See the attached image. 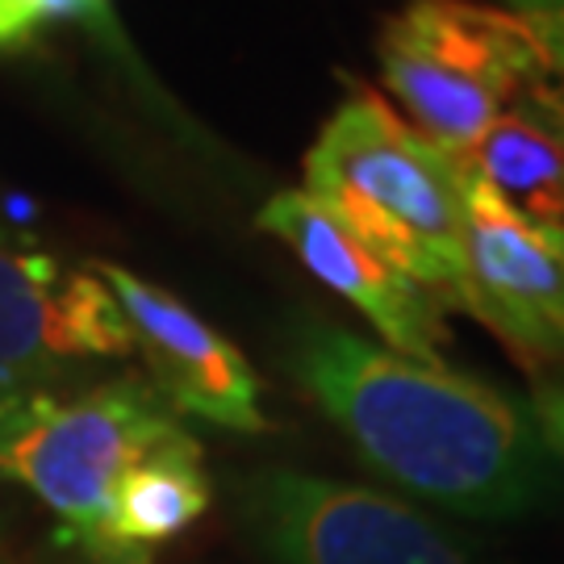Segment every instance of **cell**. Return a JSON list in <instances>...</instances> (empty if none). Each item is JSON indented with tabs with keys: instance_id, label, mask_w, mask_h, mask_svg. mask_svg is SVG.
I'll return each instance as SVG.
<instances>
[{
	"instance_id": "e0dca14e",
	"label": "cell",
	"mask_w": 564,
	"mask_h": 564,
	"mask_svg": "<svg viewBox=\"0 0 564 564\" xmlns=\"http://www.w3.org/2000/svg\"><path fill=\"white\" fill-rule=\"evenodd\" d=\"M506 4L519 18H527V13H564V0H506Z\"/></svg>"
},
{
	"instance_id": "277c9868",
	"label": "cell",
	"mask_w": 564,
	"mask_h": 564,
	"mask_svg": "<svg viewBox=\"0 0 564 564\" xmlns=\"http://www.w3.org/2000/svg\"><path fill=\"white\" fill-rule=\"evenodd\" d=\"M181 431L176 410L155 384L121 377L67 405L46 398L9 440H0V473L34 489L88 556L139 564L126 561L109 535L113 489L139 456Z\"/></svg>"
},
{
	"instance_id": "30bf717a",
	"label": "cell",
	"mask_w": 564,
	"mask_h": 564,
	"mask_svg": "<svg viewBox=\"0 0 564 564\" xmlns=\"http://www.w3.org/2000/svg\"><path fill=\"white\" fill-rule=\"evenodd\" d=\"M209 477L202 468V447L181 431L121 473L109 510V535L126 561L147 564V547L163 544L193 527L209 510Z\"/></svg>"
},
{
	"instance_id": "8fae6325",
	"label": "cell",
	"mask_w": 564,
	"mask_h": 564,
	"mask_svg": "<svg viewBox=\"0 0 564 564\" xmlns=\"http://www.w3.org/2000/svg\"><path fill=\"white\" fill-rule=\"evenodd\" d=\"M494 202L564 239V147L523 109H506L464 155H452Z\"/></svg>"
},
{
	"instance_id": "8992f818",
	"label": "cell",
	"mask_w": 564,
	"mask_h": 564,
	"mask_svg": "<svg viewBox=\"0 0 564 564\" xmlns=\"http://www.w3.org/2000/svg\"><path fill=\"white\" fill-rule=\"evenodd\" d=\"M460 310L489 326L531 372L564 377V239L514 218L468 172Z\"/></svg>"
},
{
	"instance_id": "5b68a950",
	"label": "cell",
	"mask_w": 564,
	"mask_h": 564,
	"mask_svg": "<svg viewBox=\"0 0 564 564\" xmlns=\"http://www.w3.org/2000/svg\"><path fill=\"white\" fill-rule=\"evenodd\" d=\"M251 523L281 564H468L447 535L405 502L310 473H263Z\"/></svg>"
},
{
	"instance_id": "6da1fadb",
	"label": "cell",
	"mask_w": 564,
	"mask_h": 564,
	"mask_svg": "<svg viewBox=\"0 0 564 564\" xmlns=\"http://www.w3.org/2000/svg\"><path fill=\"white\" fill-rule=\"evenodd\" d=\"M293 372L360 456L384 477L460 514H514L535 489V423L502 389L305 323Z\"/></svg>"
},
{
	"instance_id": "3957f363",
	"label": "cell",
	"mask_w": 564,
	"mask_h": 564,
	"mask_svg": "<svg viewBox=\"0 0 564 564\" xmlns=\"http://www.w3.org/2000/svg\"><path fill=\"white\" fill-rule=\"evenodd\" d=\"M381 76L423 139L444 155H464L547 72L519 13L414 0L384 25Z\"/></svg>"
},
{
	"instance_id": "7c38bea8",
	"label": "cell",
	"mask_w": 564,
	"mask_h": 564,
	"mask_svg": "<svg viewBox=\"0 0 564 564\" xmlns=\"http://www.w3.org/2000/svg\"><path fill=\"white\" fill-rule=\"evenodd\" d=\"M109 18V0H0V55H18L25 46L67 21L101 25Z\"/></svg>"
},
{
	"instance_id": "9c48e42d",
	"label": "cell",
	"mask_w": 564,
	"mask_h": 564,
	"mask_svg": "<svg viewBox=\"0 0 564 564\" xmlns=\"http://www.w3.org/2000/svg\"><path fill=\"white\" fill-rule=\"evenodd\" d=\"M256 226L276 235L326 289H335L343 302L356 305L377 326L389 351L423 364H447V305L389 260H381L339 218H330L323 205L310 202L302 188L276 193L260 209Z\"/></svg>"
},
{
	"instance_id": "5bb4252c",
	"label": "cell",
	"mask_w": 564,
	"mask_h": 564,
	"mask_svg": "<svg viewBox=\"0 0 564 564\" xmlns=\"http://www.w3.org/2000/svg\"><path fill=\"white\" fill-rule=\"evenodd\" d=\"M514 109H523L527 118L535 121V126H544L547 134L564 147V84L547 80L544 76L540 84H531V88L519 93Z\"/></svg>"
},
{
	"instance_id": "2e32d148",
	"label": "cell",
	"mask_w": 564,
	"mask_h": 564,
	"mask_svg": "<svg viewBox=\"0 0 564 564\" xmlns=\"http://www.w3.org/2000/svg\"><path fill=\"white\" fill-rule=\"evenodd\" d=\"M42 402H46V393L25 389V384L9 381V377H0V440H9V435H13Z\"/></svg>"
},
{
	"instance_id": "9a60e30c",
	"label": "cell",
	"mask_w": 564,
	"mask_h": 564,
	"mask_svg": "<svg viewBox=\"0 0 564 564\" xmlns=\"http://www.w3.org/2000/svg\"><path fill=\"white\" fill-rule=\"evenodd\" d=\"M523 25L544 59L547 80L564 84V13H527Z\"/></svg>"
},
{
	"instance_id": "ba28073f",
	"label": "cell",
	"mask_w": 564,
	"mask_h": 564,
	"mask_svg": "<svg viewBox=\"0 0 564 564\" xmlns=\"http://www.w3.org/2000/svg\"><path fill=\"white\" fill-rule=\"evenodd\" d=\"M121 305L134 347L151 368V384L160 398L181 414L218 423L226 431L260 435L268 419L260 410V377L235 343L197 318L167 289L142 281L118 263H93Z\"/></svg>"
},
{
	"instance_id": "4fadbf2b",
	"label": "cell",
	"mask_w": 564,
	"mask_h": 564,
	"mask_svg": "<svg viewBox=\"0 0 564 564\" xmlns=\"http://www.w3.org/2000/svg\"><path fill=\"white\" fill-rule=\"evenodd\" d=\"M531 410L535 426L544 431V440L564 464V377L561 372H535L531 377Z\"/></svg>"
},
{
	"instance_id": "7a4b0ae2",
	"label": "cell",
	"mask_w": 564,
	"mask_h": 564,
	"mask_svg": "<svg viewBox=\"0 0 564 564\" xmlns=\"http://www.w3.org/2000/svg\"><path fill=\"white\" fill-rule=\"evenodd\" d=\"M447 310L464 297V172L381 97L343 101L305 151V188Z\"/></svg>"
},
{
	"instance_id": "52a82bcc",
	"label": "cell",
	"mask_w": 564,
	"mask_h": 564,
	"mask_svg": "<svg viewBox=\"0 0 564 564\" xmlns=\"http://www.w3.org/2000/svg\"><path fill=\"white\" fill-rule=\"evenodd\" d=\"M130 351V323L93 263L67 268L0 239V377L34 389L39 377Z\"/></svg>"
}]
</instances>
